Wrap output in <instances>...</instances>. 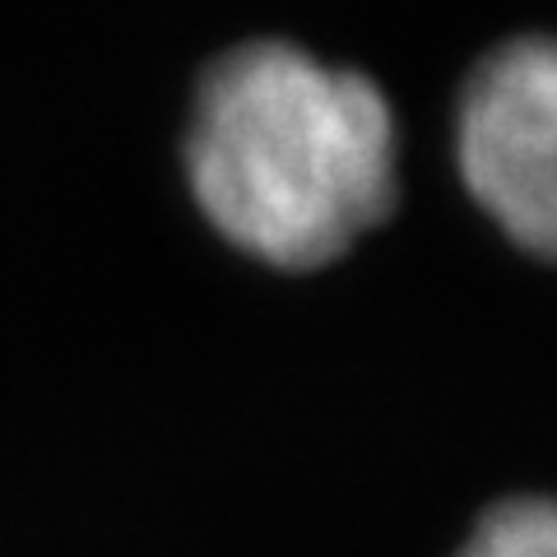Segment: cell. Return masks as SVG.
Segmentation results:
<instances>
[{
  "label": "cell",
  "mask_w": 557,
  "mask_h": 557,
  "mask_svg": "<svg viewBox=\"0 0 557 557\" xmlns=\"http://www.w3.org/2000/svg\"><path fill=\"white\" fill-rule=\"evenodd\" d=\"M465 557H557V520L544 497L502 502L483 516Z\"/></svg>",
  "instance_id": "cell-3"
},
{
  "label": "cell",
  "mask_w": 557,
  "mask_h": 557,
  "mask_svg": "<svg viewBox=\"0 0 557 557\" xmlns=\"http://www.w3.org/2000/svg\"><path fill=\"white\" fill-rule=\"evenodd\" d=\"M186 172L242 251L321 265L395 200V112L362 70L288 38H247L196 84Z\"/></svg>",
  "instance_id": "cell-1"
},
{
  "label": "cell",
  "mask_w": 557,
  "mask_h": 557,
  "mask_svg": "<svg viewBox=\"0 0 557 557\" xmlns=\"http://www.w3.org/2000/svg\"><path fill=\"white\" fill-rule=\"evenodd\" d=\"M460 172L474 200L534 256L553 251L557 61L544 33H520L474 65L456 126Z\"/></svg>",
  "instance_id": "cell-2"
}]
</instances>
